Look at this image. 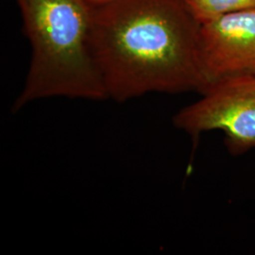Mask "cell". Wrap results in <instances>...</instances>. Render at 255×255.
Returning a JSON list of instances; mask_svg holds the SVG:
<instances>
[{"label":"cell","instance_id":"cell-6","mask_svg":"<svg viewBox=\"0 0 255 255\" xmlns=\"http://www.w3.org/2000/svg\"><path fill=\"white\" fill-rule=\"evenodd\" d=\"M89 5L91 6H99V5H103L106 3H109L115 0H85Z\"/></svg>","mask_w":255,"mask_h":255},{"label":"cell","instance_id":"cell-1","mask_svg":"<svg viewBox=\"0 0 255 255\" xmlns=\"http://www.w3.org/2000/svg\"><path fill=\"white\" fill-rule=\"evenodd\" d=\"M201 25L184 0H115L92 6L89 46L107 100L202 93Z\"/></svg>","mask_w":255,"mask_h":255},{"label":"cell","instance_id":"cell-2","mask_svg":"<svg viewBox=\"0 0 255 255\" xmlns=\"http://www.w3.org/2000/svg\"><path fill=\"white\" fill-rule=\"evenodd\" d=\"M31 55L11 110L47 99L107 101L89 36L92 6L85 0H15Z\"/></svg>","mask_w":255,"mask_h":255},{"label":"cell","instance_id":"cell-3","mask_svg":"<svg viewBox=\"0 0 255 255\" xmlns=\"http://www.w3.org/2000/svg\"><path fill=\"white\" fill-rule=\"evenodd\" d=\"M201 99L174 115L175 127L197 139L219 130L229 152L255 148V76H237L210 84Z\"/></svg>","mask_w":255,"mask_h":255},{"label":"cell","instance_id":"cell-4","mask_svg":"<svg viewBox=\"0 0 255 255\" xmlns=\"http://www.w3.org/2000/svg\"><path fill=\"white\" fill-rule=\"evenodd\" d=\"M199 49L205 89L223 79L255 76V8L202 23Z\"/></svg>","mask_w":255,"mask_h":255},{"label":"cell","instance_id":"cell-5","mask_svg":"<svg viewBox=\"0 0 255 255\" xmlns=\"http://www.w3.org/2000/svg\"><path fill=\"white\" fill-rule=\"evenodd\" d=\"M201 24L221 15L255 8V0H184Z\"/></svg>","mask_w":255,"mask_h":255}]
</instances>
